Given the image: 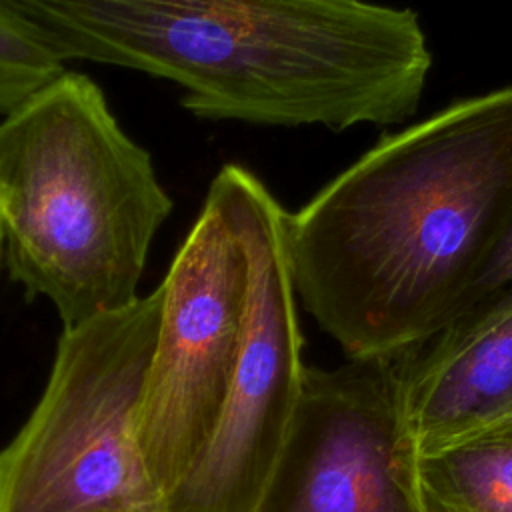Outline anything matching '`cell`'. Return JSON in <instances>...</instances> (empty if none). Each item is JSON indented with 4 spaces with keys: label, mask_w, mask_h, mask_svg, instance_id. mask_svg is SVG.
Wrapping results in <instances>:
<instances>
[{
    "label": "cell",
    "mask_w": 512,
    "mask_h": 512,
    "mask_svg": "<svg viewBox=\"0 0 512 512\" xmlns=\"http://www.w3.org/2000/svg\"><path fill=\"white\" fill-rule=\"evenodd\" d=\"M404 354L306 366L300 398L252 512H420L402 410Z\"/></svg>",
    "instance_id": "cell-7"
},
{
    "label": "cell",
    "mask_w": 512,
    "mask_h": 512,
    "mask_svg": "<svg viewBox=\"0 0 512 512\" xmlns=\"http://www.w3.org/2000/svg\"><path fill=\"white\" fill-rule=\"evenodd\" d=\"M66 70L42 28L16 0H0V116Z\"/></svg>",
    "instance_id": "cell-10"
},
{
    "label": "cell",
    "mask_w": 512,
    "mask_h": 512,
    "mask_svg": "<svg viewBox=\"0 0 512 512\" xmlns=\"http://www.w3.org/2000/svg\"><path fill=\"white\" fill-rule=\"evenodd\" d=\"M512 218V86L380 138L286 216L294 292L350 360L406 354L466 312Z\"/></svg>",
    "instance_id": "cell-1"
},
{
    "label": "cell",
    "mask_w": 512,
    "mask_h": 512,
    "mask_svg": "<svg viewBox=\"0 0 512 512\" xmlns=\"http://www.w3.org/2000/svg\"><path fill=\"white\" fill-rule=\"evenodd\" d=\"M286 216L252 174L246 196L250 290L240 356L202 452L160 512H252L288 434L304 378Z\"/></svg>",
    "instance_id": "cell-6"
},
{
    "label": "cell",
    "mask_w": 512,
    "mask_h": 512,
    "mask_svg": "<svg viewBox=\"0 0 512 512\" xmlns=\"http://www.w3.org/2000/svg\"><path fill=\"white\" fill-rule=\"evenodd\" d=\"M172 212L152 156L100 86L64 70L0 120V222L10 278L64 328L138 298Z\"/></svg>",
    "instance_id": "cell-3"
},
{
    "label": "cell",
    "mask_w": 512,
    "mask_h": 512,
    "mask_svg": "<svg viewBox=\"0 0 512 512\" xmlns=\"http://www.w3.org/2000/svg\"><path fill=\"white\" fill-rule=\"evenodd\" d=\"M402 410L416 454L512 418V294L466 310L404 354Z\"/></svg>",
    "instance_id": "cell-8"
},
{
    "label": "cell",
    "mask_w": 512,
    "mask_h": 512,
    "mask_svg": "<svg viewBox=\"0 0 512 512\" xmlns=\"http://www.w3.org/2000/svg\"><path fill=\"white\" fill-rule=\"evenodd\" d=\"M58 56L182 88L204 120L398 124L432 68L420 18L372 0H16Z\"/></svg>",
    "instance_id": "cell-2"
},
{
    "label": "cell",
    "mask_w": 512,
    "mask_h": 512,
    "mask_svg": "<svg viewBox=\"0 0 512 512\" xmlns=\"http://www.w3.org/2000/svg\"><path fill=\"white\" fill-rule=\"evenodd\" d=\"M2 244H4V232H2V222H0V254H2Z\"/></svg>",
    "instance_id": "cell-12"
},
{
    "label": "cell",
    "mask_w": 512,
    "mask_h": 512,
    "mask_svg": "<svg viewBox=\"0 0 512 512\" xmlns=\"http://www.w3.org/2000/svg\"><path fill=\"white\" fill-rule=\"evenodd\" d=\"M162 288L64 328L46 388L0 450V512H160L138 424Z\"/></svg>",
    "instance_id": "cell-4"
},
{
    "label": "cell",
    "mask_w": 512,
    "mask_h": 512,
    "mask_svg": "<svg viewBox=\"0 0 512 512\" xmlns=\"http://www.w3.org/2000/svg\"><path fill=\"white\" fill-rule=\"evenodd\" d=\"M506 294H512V218L480 272L466 310Z\"/></svg>",
    "instance_id": "cell-11"
},
{
    "label": "cell",
    "mask_w": 512,
    "mask_h": 512,
    "mask_svg": "<svg viewBox=\"0 0 512 512\" xmlns=\"http://www.w3.org/2000/svg\"><path fill=\"white\" fill-rule=\"evenodd\" d=\"M420 512H512V418L416 456Z\"/></svg>",
    "instance_id": "cell-9"
},
{
    "label": "cell",
    "mask_w": 512,
    "mask_h": 512,
    "mask_svg": "<svg viewBox=\"0 0 512 512\" xmlns=\"http://www.w3.org/2000/svg\"><path fill=\"white\" fill-rule=\"evenodd\" d=\"M254 172L224 164L160 282L162 318L140 410L138 444L160 506L208 442L246 326V196Z\"/></svg>",
    "instance_id": "cell-5"
}]
</instances>
